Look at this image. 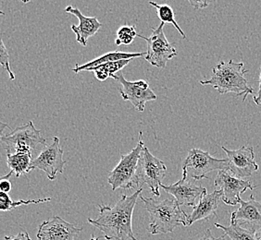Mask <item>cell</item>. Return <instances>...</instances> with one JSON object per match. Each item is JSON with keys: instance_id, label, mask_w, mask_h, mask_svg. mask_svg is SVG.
Returning <instances> with one entry per match:
<instances>
[{"instance_id": "cell-1", "label": "cell", "mask_w": 261, "mask_h": 240, "mask_svg": "<svg viewBox=\"0 0 261 240\" xmlns=\"http://www.w3.org/2000/svg\"><path fill=\"white\" fill-rule=\"evenodd\" d=\"M143 188L130 196L122 195L115 205H97L99 216L88 223L104 234L107 240H138L133 231V214Z\"/></svg>"}, {"instance_id": "cell-2", "label": "cell", "mask_w": 261, "mask_h": 240, "mask_svg": "<svg viewBox=\"0 0 261 240\" xmlns=\"http://www.w3.org/2000/svg\"><path fill=\"white\" fill-rule=\"evenodd\" d=\"M139 198L149 213L148 231L151 235L168 234L181 225L187 226L188 215L175 200H155L142 195Z\"/></svg>"}, {"instance_id": "cell-3", "label": "cell", "mask_w": 261, "mask_h": 240, "mask_svg": "<svg viewBox=\"0 0 261 240\" xmlns=\"http://www.w3.org/2000/svg\"><path fill=\"white\" fill-rule=\"evenodd\" d=\"M244 63H236L233 60L221 61L212 69V76L207 80H200L202 85L212 86L221 95L234 94L243 96L246 101L248 95L254 94V89L248 85L245 74L248 70L244 69Z\"/></svg>"}, {"instance_id": "cell-4", "label": "cell", "mask_w": 261, "mask_h": 240, "mask_svg": "<svg viewBox=\"0 0 261 240\" xmlns=\"http://www.w3.org/2000/svg\"><path fill=\"white\" fill-rule=\"evenodd\" d=\"M144 147L143 132L140 131L136 147L128 154L121 155L119 164L110 173L108 182L111 186L112 190L117 189L130 190L140 185L138 178V166Z\"/></svg>"}, {"instance_id": "cell-5", "label": "cell", "mask_w": 261, "mask_h": 240, "mask_svg": "<svg viewBox=\"0 0 261 240\" xmlns=\"http://www.w3.org/2000/svg\"><path fill=\"white\" fill-rule=\"evenodd\" d=\"M228 160L217 159L207 152L193 148L182 164L181 177L196 180L206 178V174L212 171H228Z\"/></svg>"}, {"instance_id": "cell-6", "label": "cell", "mask_w": 261, "mask_h": 240, "mask_svg": "<svg viewBox=\"0 0 261 240\" xmlns=\"http://www.w3.org/2000/svg\"><path fill=\"white\" fill-rule=\"evenodd\" d=\"M0 140L5 143L7 154L26 153L32 155L38 146L46 145V140L41 135L40 130L35 129L33 121L16 128L8 135L2 136Z\"/></svg>"}, {"instance_id": "cell-7", "label": "cell", "mask_w": 261, "mask_h": 240, "mask_svg": "<svg viewBox=\"0 0 261 240\" xmlns=\"http://www.w3.org/2000/svg\"><path fill=\"white\" fill-rule=\"evenodd\" d=\"M164 25L161 22L156 28H153L152 34L148 37L137 35L147 43V50L144 58L151 65L161 69H164L168 61L177 55L175 46L168 41L164 34Z\"/></svg>"}, {"instance_id": "cell-8", "label": "cell", "mask_w": 261, "mask_h": 240, "mask_svg": "<svg viewBox=\"0 0 261 240\" xmlns=\"http://www.w3.org/2000/svg\"><path fill=\"white\" fill-rule=\"evenodd\" d=\"M166 173L165 163L152 155L145 146L141 154L138 166L139 184L145 183L150 189L153 195L160 197L162 181L165 178Z\"/></svg>"}, {"instance_id": "cell-9", "label": "cell", "mask_w": 261, "mask_h": 240, "mask_svg": "<svg viewBox=\"0 0 261 240\" xmlns=\"http://www.w3.org/2000/svg\"><path fill=\"white\" fill-rule=\"evenodd\" d=\"M66 161L63 160V150L60 145V139L54 137L52 142L45 145L38 156L33 159L31 171L39 169L44 171L47 178L54 180L57 174H62Z\"/></svg>"}, {"instance_id": "cell-10", "label": "cell", "mask_w": 261, "mask_h": 240, "mask_svg": "<svg viewBox=\"0 0 261 240\" xmlns=\"http://www.w3.org/2000/svg\"><path fill=\"white\" fill-rule=\"evenodd\" d=\"M113 79L121 83L119 92L122 99L130 102L136 110L139 112L145 110L147 102L156 100V94L151 90L149 84L146 80L129 81L121 73L116 74Z\"/></svg>"}, {"instance_id": "cell-11", "label": "cell", "mask_w": 261, "mask_h": 240, "mask_svg": "<svg viewBox=\"0 0 261 240\" xmlns=\"http://www.w3.org/2000/svg\"><path fill=\"white\" fill-rule=\"evenodd\" d=\"M221 148L228 157V172L237 178L242 179V177L251 176L259 169L255 160L253 147L242 146L237 150H229L224 146H221Z\"/></svg>"}, {"instance_id": "cell-12", "label": "cell", "mask_w": 261, "mask_h": 240, "mask_svg": "<svg viewBox=\"0 0 261 240\" xmlns=\"http://www.w3.org/2000/svg\"><path fill=\"white\" fill-rule=\"evenodd\" d=\"M214 185L220 188L222 192L223 202L229 206H236L240 202L242 193L246 190H253V186L249 180L240 179L231 175L228 171H219L216 178L214 180Z\"/></svg>"}, {"instance_id": "cell-13", "label": "cell", "mask_w": 261, "mask_h": 240, "mask_svg": "<svg viewBox=\"0 0 261 240\" xmlns=\"http://www.w3.org/2000/svg\"><path fill=\"white\" fill-rule=\"evenodd\" d=\"M82 231V227L68 223L60 216H54L39 225L36 237L37 240H76Z\"/></svg>"}, {"instance_id": "cell-14", "label": "cell", "mask_w": 261, "mask_h": 240, "mask_svg": "<svg viewBox=\"0 0 261 240\" xmlns=\"http://www.w3.org/2000/svg\"><path fill=\"white\" fill-rule=\"evenodd\" d=\"M167 193L174 197L180 206L196 207L202 196L206 193V188L196 185L195 181L181 177V179L171 185H161Z\"/></svg>"}, {"instance_id": "cell-15", "label": "cell", "mask_w": 261, "mask_h": 240, "mask_svg": "<svg viewBox=\"0 0 261 240\" xmlns=\"http://www.w3.org/2000/svg\"><path fill=\"white\" fill-rule=\"evenodd\" d=\"M65 12L75 16L79 20V25H71L70 28L76 35V41L83 45H87L88 39L96 35L102 27V23L96 17H86L74 6H68Z\"/></svg>"}, {"instance_id": "cell-16", "label": "cell", "mask_w": 261, "mask_h": 240, "mask_svg": "<svg viewBox=\"0 0 261 240\" xmlns=\"http://www.w3.org/2000/svg\"><path fill=\"white\" fill-rule=\"evenodd\" d=\"M240 207L231 213V223L242 221L246 225H251V230L261 227V203L255 199L251 193L247 201L240 200Z\"/></svg>"}, {"instance_id": "cell-17", "label": "cell", "mask_w": 261, "mask_h": 240, "mask_svg": "<svg viewBox=\"0 0 261 240\" xmlns=\"http://www.w3.org/2000/svg\"><path fill=\"white\" fill-rule=\"evenodd\" d=\"M222 199L221 190H214L212 193H205L202 196L198 204L194 207V210L187 218V226L201 220L207 221L213 215H216L217 209Z\"/></svg>"}, {"instance_id": "cell-18", "label": "cell", "mask_w": 261, "mask_h": 240, "mask_svg": "<svg viewBox=\"0 0 261 240\" xmlns=\"http://www.w3.org/2000/svg\"><path fill=\"white\" fill-rule=\"evenodd\" d=\"M146 56V52H141V53H126L122 51H111L108 52L103 55H100L96 58L91 60L89 62H87L84 65H78L76 64L75 68L72 69V71L74 73H79L81 71H89L91 69H94L97 66L103 65L106 63H110V62H115L119 60H133L136 59L137 57H145Z\"/></svg>"}, {"instance_id": "cell-19", "label": "cell", "mask_w": 261, "mask_h": 240, "mask_svg": "<svg viewBox=\"0 0 261 240\" xmlns=\"http://www.w3.org/2000/svg\"><path fill=\"white\" fill-rule=\"evenodd\" d=\"M32 161L33 159L31 154H7V164L16 177H20V175H25L31 172Z\"/></svg>"}, {"instance_id": "cell-20", "label": "cell", "mask_w": 261, "mask_h": 240, "mask_svg": "<svg viewBox=\"0 0 261 240\" xmlns=\"http://www.w3.org/2000/svg\"><path fill=\"white\" fill-rule=\"evenodd\" d=\"M132 60H119L115 62H110V63H106L103 65L97 66L94 69H91L89 71L94 72L95 77L99 81H105L108 78H112L123 68H125L126 66L130 63Z\"/></svg>"}, {"instance_id": "cell-21", "label": "cell", "mask_w": 261, "mask_h": 240, "mask_svg": "<svg viewBox=\"0 0 261 240\" xmlns=\"http://www.w3.org/2000/svg\"><path fill=\"white\" fill-rule=\"evenodd\" d=\"M215 226L223 231L224 235L229 236L231 240H256L254 235L255 231L244 228L238 223H231L228 226L215 224Z\"/></svg>"}, {"instance_id": "cell-22", "label": "cell", "mask_w": 261, "mask_h": 240, "mask_svg": "<svg viewBox=\"0 0 261 240\" xmlns=\"http://www.w3.org/2000/svg\"><path fill=\"white\" fill-rule=\"evenodd\" d=\"M151 6H153L156 10V15L159 19L161 20L162 23H170L172 24L176 28V30L180 33L184 39H186V35L184 31L181 30V27L177 23L175 20V13L173 11L172 7L168 4H158L156 2H149Z\"/></svg>"}, {"instance_id": "cell-23", "label": "cell", "mask_w": 261, "mask_h": 240, "mask_svg": "<svg viewBox=\"0 0 261 240\" xmlns=\"http://www.w3.org/2000/svg\"><path fill=\"white\" fill-rule=\"evenodd\" d=\"M50 198H45V199H39V200H20L13 201L8 193L0 192V212H10L21 205L39 204L43 202L50 201Z\"/></svg>"}, {"instance_id": "cell-24", "label": "cell", "mask_w": 261, "mask_h": 240, "mask_svg": "<svg viewBox=\"0 0 261 240\" xmlns=\"http://www.w3.org/2000/svg\"><path fill=\"white\" fill-rule=\"evenodd\" d=\"M136 26L123 25L119 28L116 35L115 44L117 45H129L137 37Z\"/></svg>"}, {"instance_id": "cell-25", "label": "cell", "mask_w": 261, "mask_h": 240, "mask_svg": "<svg viewBox=\"0 0 261 240\" xmlns=\"http://www.w3.org/2000/svg\"><path fill=\"white\" fill-rule=\"evenodd\" d=\"M0 65L3 67L4 70H7V72L10 75V80H15V75H14L13 71L10 69L9 52L7 50L5 45H4V42L1 38H0Z\"/></svg>"}, {"instance_id": "cell-26", "label": "cell", "mask_w": 261, "mask_h": 240, "mask_svg": "<svg viewBox=\"0 0 261 240\" xmlns=\"http://www.w3.org/2000/svg\"><path fill=\"white\" fill-rule=\"evenodd\" d=\"M5 240H32L29 234L25 231H21L18 235H6L4 237Z\"/></svg>"}, {"instance_id": "cell-27", "label": "cell", "mask_w": 261, "mask_h": 240, "mask_svg": "<svg viewBox=\"0 0 261 240\" xmlns=\"http://www.w3.org/2000/svg\"><path fill=\"white\" fill-rule=\"evenodd\" d=\"M11 190V183L10 180L8 178L1 180L0 181V192H4V193H8Z\"/></svg>"}, {"instance_id": "cell-28", "label": "cell", "mask_w": 261, "mask_h": 240, "mask_svg": "<svg viewBox=\"0 0 261 240\" xmlns=\"http://www.w3.org/2000/svg\"><path fill=\"white\" fill-rule=\"evenodd\" d=\"M225 236H226V235H223L220 236V237H215L214 235H212L211 229H207V230L205 232L204 235L198 240H225Z\"/></svg>"}, {"instance_id": "cell-29", "label": "cell", "mask_w": 261, "mask_h": 240, "mask_svg": "<svg viewBox=\"0 0 261 240\" xmlns=\"http://www.w3.org/2000/svg\"><path fill=\"white\" fill-rule=\"evenodd\" d=\"M189 3L191 4L195 9H205L206 8L208 4H210V1H193V0H189Z\"/></svg>"}, {"instance_id": "cell-30", "label": "cell", "mask_w": 261, "mask_h": 240, "mask_svg": "<svg viewBox=\"0 0 261 240\" xmlns=\"http://www.w3.org/2000/svg\"><path fill=\"white\" fill-rule=\"evenodd\" d=\"M258 91L256 93V96H254V102L256 105L261 106V66H260V74H259V81H258Z\"/></svg>"}, {"instance_id": "cell-31", "label": "cell", "mask_w": 261, "mask_h": 240, "mask_svg": "<svg viewBox=\"0 0 261 240\" xmlns=\"http://www.w3.org/2000/svg\"><path fill=\"white\" fill-rule=\"evenodd\" d=\"M10 127V126L8 125V124H6V123H4V122H2V121H0V139L2 138V133L4 132V130H6V129H9Z\"/></svg>"}, {"instance_id": "cell-32", "label": "cell", "mask_w": 261, "mask_h": 240, "mask_svg": "<svg viewBox=\"0 0 261 240\" xmlns=\"http://www.w3.org/2000/svg\"><path fill=\"white\" fill-rule=\"evenodd\" d=\"M254 235H255V238L256 240H261V227L257 228L254 232Z\"/></svg>"}, {"instance_id": "cell-33", "label": "cell", "mask_w": 261, "mask_h": 240, "mask_svg": "<svg viewBox=\"0 0 261 240\" xmlns=\"http://www.w3.org/2000/svg\"><path fill=\"white\" fill-rule=\"evenodd\" d=\"M12 174H13V173L10 171L9 174H7L6 175H2V176H0V181H1V180L5 179V178H9V177H10V176L12 175Z\"/></svg>"}, {"instance_id": "cell-34", "label": "cell", "mask_w": 261, "mask_h": 240, "mask_svg": "<svg viewBox=\"0 0 261 240\" xmlns=\"http://www.w3.org/2000/svg\"><path fill=\"white\" fill-rule=\"evenodd\" d=\"M91 236H92V237H91L90 240H99V238H96V237H94V235H92Z\"/></svg>"}, {"instance_id": "cell-35", "label": "cell", "mask_w": 261, "mask_h": 240, "mask_svg": "<svg viewBox=\"0 0 261 240\" xmlns=\"http://www.w3.org/2000/svg\"><path fill=\"white\" fill-rule=\"evenodd\" d=\"M5 15V13L2 11V10H0V16H4Z\"/></svg>"}]
</instances>
